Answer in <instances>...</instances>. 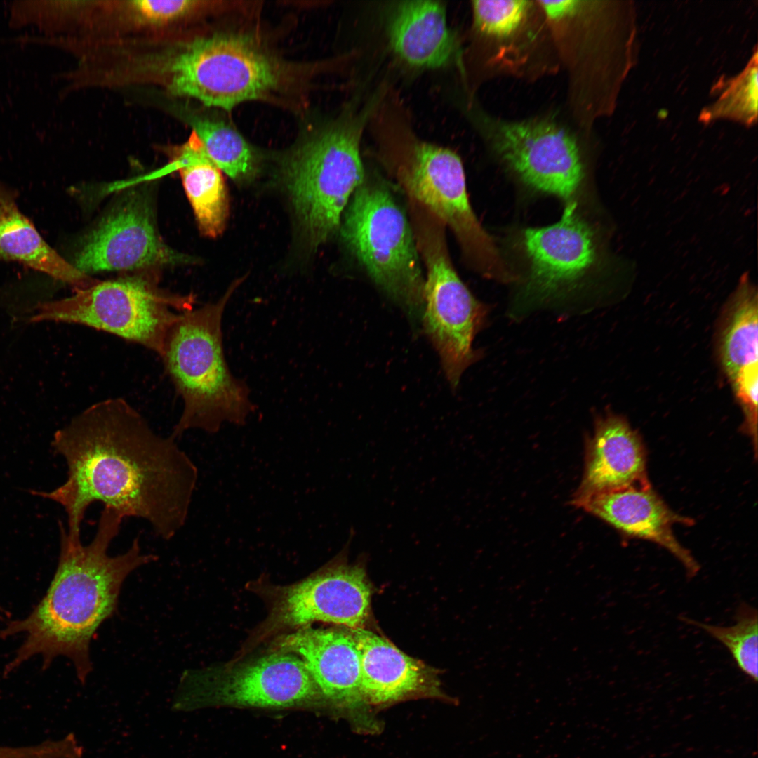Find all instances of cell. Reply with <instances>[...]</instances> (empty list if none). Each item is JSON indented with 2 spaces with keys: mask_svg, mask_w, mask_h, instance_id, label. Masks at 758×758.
Masks as SVG:
<instances>
[{
  "mask_svg": "<svg viewBox=\"0 0 758 758\" xmlns=\"http://www.w3.org/2000/svg\"><path fill=\"white\" fill-rule=\"evenodd\" d=\"M366 107L328 125L300 145L286 166V185L310 245L340 228L343 213L366 175L360 155Z\"/></svg>",
  "mask_w": 758,
  "mask_h": 758,
  "instance_id": "5b68a950",
  "label": "cell"
},
{
  "mask_svg": "<svg viewBox=\"0 0 758 758\" xmlns=\"http://www.w3.org/2000/svg\"><path fill=\"white\" fill-rule=\"evenodd\" d=\"M572 502L628 536L663 547L682 564L690 578L698 572L699 564L678 542L672 530L675 524H691V519L670 510L649 483L599 493Z\"/></svg>",
  "mask_w": 758,
  "mask_h": 758,
  "instance_id": "2e32d148",
  "label": "cell"
},
{
  "mask_svg": "<svg viewBox=\"0 0 758 758\" xmlns=\"http://www.w3.org/2000/svg\"><path fill=\"white\" fill-rule=\"evenodd\" d=\"M757 54L755 53L746 68L725 84L719 99L705 114V119L724 117L752 124L757 117Z\"/></svg>",
  "mask_w": 758,
  "mask_h": 758,
  "instance_id": "d4e9b609",
  "label": "cell"
},
{
  "mask_svg": "<svg viewBox=\"0 0 758 758\" xmlns=\"http://www.w3.org/2000/svg\"><path fill=\"white\" fill-rule=\"evenodd\" d=\"M472 11L476 27L481 33L507 36L524 21L531 5L523 0L474 1Z\"/></svg>",
  "mask_w": 758,
  "mask_h": 758,
  "instance_id": "484cf974",
  "label": "cell"
},
{
  "mask_svg": "<svg viewBox=\"0 0 758 758\" xmlns=\"http://www.w3.org/2000/svg\"><path fill=\"white\" fill-rule=\"evenodd\" d=\"M490 138L505 165L528 187L573 201L585 176L576 141L545 121L496 123Z\"/></svg>",
  "mask_w": 758,
  "mask_h": 758,
  "instance_id": "7c38bea8",
  "label": "cell"
},
{
  "mask_svg": "<svg viewBox=\"0 0 758 758\" xmlns=\"http://www.w3.org/2000/svg\"><path fill=\"white\" fill-rule=\"evenodd\" d=\"M168 246L158 233L152 202L133 191L123 197L84 238L74 266L88 275L190 262Z\"/></svg>",
  "mask_w": 758,
  "mask_h": 758,
  "instance_id": "4fadbf2b",
  "label": "cell"
},
{
  "mask_svg": "<svg viewBox=\"0 0 758 758\" xmlns=\"http://www.w3.org/2000/svg\"><path fill=\"white\" fill-rule=\"evenodd\" d=\"M52 447L66 462L67 479L51 491L31 493L63 507L72 540H81V523L95 502L146 521L166 540L185 524L197 468L175 437L155 432L125 399L90 405L55 432Z\"/></svg>",
  "mask_w": 758,
  "mask_h": 758,
  "instance_id": "6da1fadb",
  "label": "cell"
},
{
  "mask_svg": "<svg viewBox=\"0 0 758 758\" xmlns=\"http://www.w3.org/2000/svg\"><path fill=\"white\" fill-rule=\"evenodd\" d=\"M215 707L325 709L304 662L285 651L225 669L185 671L173 696L172 710Z\"/></svg>",
  "mask_w": 758,
  "mask_h": 758,
  "instance_id": "9c48e42d",
  "label": "cell"
},
{
  "mask_svg": "<svg viewBox=\"0 0 758 758\" xmlns=\"http://www.w3.org/2000/svg\"><path fill=\"white\" fill-rule=\"evenodd\" d=\"M413 228L426 268L423 327L453 388L482 357L474 339L486 325L488 308L470 293L450 258L445 226L423 206L411 207Z\"/></svg>",
  "mask_w": 758,
  "mask_h": 758,
  "instance_id": "8992f818",
  "label": "cell"
},
{
  "mask_svg": "<svg viewBox=\"0 0 758 758\" xmlns=\"http://www.w3.org/2000/svg\"><path fill=\"white\" fill-rule=\"evenodd\" d=\"M193 131L218 167L234 180L253 176L255 159L251 147L241 134L222 121L195 117Z\"/></svg>",
  "mask_w": 758,
  "mask_h": 758,
  "instance_id": "603a6c76",
  "label": "cell"
},
{
  "mask_svg": "<svg viewBox=\"0 0 758 758\" xmlns=\"http://www.w3.org/2000/svg\"><path fill=\"white\" fill-rule=\"evenodd\" d=\"M398 173L409 198L452 231L473 269L500 282L516 280V275L473 211L463 165L454 152L429 142H416L409 162Z\"/></svg>",
  "mask_w": 758,
  "mask_h": 758,
  "instance_id": "30bf717a",
  "label": "cell"
},
{
  "mask_svg": "<svg viewBox=\"0 0 758 758\" xmlns=\"http://www.w3.org/2000/svg\"><path fill=\"white\" fill-rule=\"evenodd\" d=\"M132 4L134 11L142 19L152 22H165L182 16L193 8L197 2L187 0H139Z\"/></svg>",
  "mask_w": 758,
  "mask_h": 758,
  "instance_id": "4316f807",
  "label": "cell"
},
{
  "mask_svg": "<svg viewBox=\"0 0 758 758\" xmlns=\"http://www.w3.org/2000/svg\"><path fill=\"white\" fill-rule=\"evenodd\" d=\"M585 460L583 477L573 500L649 484L641 440L620 416L608 414L596 420Z\"/></svg>",
  "mask_w": 758,
  "mask_h": 758,
  "instance_id": "ac0fdd59",
  "label": "cell"
},
{
  "mask_svg": "<svg viewBox=\"0 0 758 758\" xmlns=\"http://www.w3.org/2000/svg\"><path fill=\"white\" fill-rule=\"evenodd\" d=\"M0 261H13L70 284L77 289L98 280L62 258L19 209L15 193L0 181Z\"/></svg>",
  "mask_w": 758,
  "mask_h": 758,
  "instance_id": "44dd1931",
  "label": "cell"
},
{
  "mask_svg": "<svg viewBox=\"0 0 758 758\" xmlns=\"http://www.w3.org/2000/svg\"><path fill=\"white\" fill-rule=\"evenodd\" d=\"M242 281L218 301L181 313L166 333L160 357L183 403L171 433L175 439L192 429L216 433L225 422L243 425L254 411L249 390L232 374L222 346L223 312Z\"/></svg>",
  "mask_w": 758,
  "mask_h": 758,
  "instance_id": "3957f363",
  "label": "cell"
},
{
  "mask_svg": "<svg viewBox=\"0 0 758 758\" xmlns=\"http://www.w3.org/2000/svg\"><path fill=\"white\" fill-rule=\"evenodd\" d=\"M757 611L743 603L736 613V623L721 627L698 622L688 618L682 620L706 632L724 644L738 668L753 681H757Z\"/></svg>",
  "mask_w": 758,
  "mask_h": 758,
  "instance_id": "cb8c5ba5",
  "label": "cell"
},
{
  "mask_svg": "<svg viewBox=\"0 0 758 758\" xmlns=\"http://www.w3.org/2000/svg\"><path fill=\"white\" fill-rule=\"evenodd\" d=\"M284 70L253 38L215 34L195 39L170 62L168 89L173 95L231 110L279 88Z\"/></svg>",
  "mask_w": 758,
  "mask_h": 758,
  "instance_id": "ba28073f",
  "label": "cell"
},
{
  "mask_svg": "<svg viewBox=\"0 0 758 758\" xmlns=\"http://www.w3.org/2000/svg\"><path fill=\"white\" fill-rule=\"evenodd\" d=\"M758 306L756 290L743 281L722 325L719 352L726 373L743 409L757 406Z\"/></svg>",
  "mask_w": 758,
  "mask_h": 758,
  "instance_id": "ffe728a7",
  "label": "cell"
},
{
  "mask_svg": "<svg viewBox=\"0 0 758 758\" xmlns=\"http://www.w3.org/2000/svg\"><path fill=\"white\" fill-rule=\"evenodd\" d=\"M279 645L304 662L325 710L347 719L358 732L381 730L364 696L359 654L349 631L305 626L283 637Z\"/></svg>",
  "mask_w": 758,
  "mask_h": 758,
  "instance_id": "5bb4252c",
  "label": "cell"
},
{
  "mask_svg": "<svg viewBox=\"0 0 758 758\" xmlns=\"http://www.w3.org/2000/svg\"><path fill=\"white\" fill-rule=\"evenodd\" d=\"M386 31L392 51L410 67H444L460 56L445 6L439 1L397 2L386 18Z\"/></svg>",
  "mask_w": 758,
  "mask_h": 758,
  "instance_id": "d6986e66",
  "label": "cell"
},
{
  "mask_svg": "<svg viewBox=\"0 0 758 758\" xmlns=\"http://www.w3.org/2000/svg\"><path fill=\"white\" fill-rule=\"evenodd\" d=\"M344 213L341 236L355 260L410 317L423 316L421 258L413 226L390 189L365 177Z\"/></svg>",
  "mask_w": 758,
  "mask_h": 758,
  "instance_id": "277c9868",
  "label": "cell"
},
{
  "mask_svg": "<svg viewBox=\"0 0 758 758\" xmlns=\"http://www.w3.org/2000/svg\"><path fill=\"white\" fill-rule=\"evenodd\" d=\"M520 241L528 268L523 303L541 305L573 293L599 264L595 233L575 201L556 223L524 230Z\"/></svg>",
  "mask_w": 758,
  "mask_h": 758,
  "instance_id": "8fae6325",
  "label": "cell"
},
{
  "mask_svg": "<svg viewBox=\"0 0 758 758\" xmlns=\"http://www.w3.org/2000/svg\"><path fill=\"white\" fill-rule=\"evenodd\" d=\"M348 631L359 654L362 690L371 707L417 698H444L434 669L372 631Z\"/></svg>",
  "mask_w": 758,
  "mask_h": 758,
  "instance_id": "e0dca14e",
  "label": "cell"
},
{
  "mask_svg": "<svg viewBox=\"0 0 758 758\" xmlns=\"http://www.w3.org/2000/svg\"><path fill=\"white\" fill-rule=\"evenodd\" d=\"M165 171L179 173L202 234L211 238L220 235L229 215L224 178L193 131L184 145L174 149Z\"/></svg>",
  "mask_w": 758,
  "mask_h": 758,
  "instance_id": "7402d4cb",
  "label": "cell"
},
{
  "mask_svg": "<svg viewBox=\"0 0 758 758\" xmlns=\"http://www.w3.org/2000/svg\"><path fill=\"white\" fill-rule=\"evenodd\" d=\"M546 15L553 20H559L571 15L579 8L580 1L573 0L539 1Z\"/></svg>",
  "mask_w": 758,
  "mask_h": 758,
  "instance_id": "83f0119b",
  "label": "cell"
},
{
  "mask_svg": "<svg viewBox=\"0 0 758 758\" xmlns=\"http://www.w3.org/2000/svg\"><path fill=\"white\" fill-rule=\"evenodd\" d=\"M309 578L284 590L277 606L280 624L302 627L314 622L364 628L371 586L361 562L348 564L345 553Z\"/></svg>",
  "mask_w": 758,
  "mask_h": 758,
  "instance_id": "9a60e30c",
  "label": "cell"
},
{
  "mask_svg": "<svg viewBox=\"0 0 758 758\" xmlns=\"http://www.w3.org/2000/svg\"><path fill=\"white\" fill-rule=\"evenodd\" d=\"M104 507L95 534L88 545L73 540L59 523L60 554L46 594L23 619L10 621L0 638L22 634L24 640L3 674L7 676L34 656L42 657V668L66 657L85 684L93 666L90 645L100 626L117 610L122 585L138 568L157 557L141 551L138 538L124 553L110 556L108 549L119 533L122 519Z\"/></svg>",
  "mask_w": 758,
  "mask_h": 758,
  "instance_id": "7a4b0ae2",
  "label": "cell"
},
{
  "mask_svg": "<svg viewBox=\"0 0 758 758\" xmlns=\"http://www.w3.org/2000/svg\"><path fill=\"white\" fill-rule=\"evenodd\" d=\"M194 302L192 294L164 291L155 278L136 274L98 281L71 296L40 304L29 321L88 326L139 344L160 357L169 328Z\"/></svg>",
  "mask_w": 758,
  "mask_h": 758,
  "instance_id": "52a82bcc",
  "label": "cell"
}]
</instances>
